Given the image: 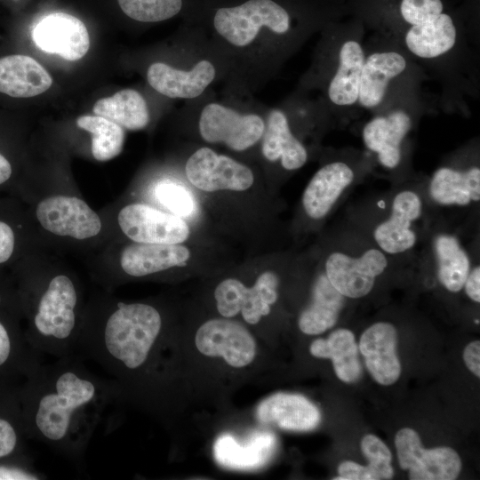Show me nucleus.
Wrapping results in <instances>:
<instances>
[{
	"label": "nucleus",
	"instance_id": "1",
	"mask_svg": "<svg viewBox=\"0 0 480 480\" xmlns=\"http://www.w3.org/2000/svg\"><path fill=\"white\" fill-rule=\"evenodd\" d=\"M77 353L43 363L22 391L21 420L32 438L83 468L90 441L112 404L120 397L114 382L92 372Z\"/></svg>",
	"mask_w": 480,
	"mask_h": 480
},
{
	"label": "nucleus",
	"instance_id": "2",
	"mask_svg": "<svg viewBox=\"0 0 480 480\" xmlns=\"http://www.w3.org/2000/svg\"><path fill=\"white\" fill-rule=\"evenodd\" d=\"M357 106L372 115L423 94L427 73L395 42L377 35L365 39Z\"/></svg>",
	"mask_w": 480,
	"mask_h": 480
},
{
	"label": "nucleus",
	"instance_id": "3",
	"mask_svg": "<svg viewBox=\"0 0 480 480\" xmlns=\"http://www.w3.org/2000/svg\"><path fill=\"white\" fill-rule=\"evenodd\" d=\"M325 30L319 60L324 103L332 116L348 120L358 112V95L365 57L363 24H340Z\"/></svg>",
	"mask_w": 480,
	"mask_h": 480
},
{
	"label": "nucleus",
	"instance_id": "4",
	"mask_svg": "<svg viewBox=\"0 0 480 480\" xmlns=\"http://www.w3.org/2000/svg\"><path fill=\"white\" fill-rule=\"evenodd\" d=\"M74 280L57 274L38 286L26 339L42 356L62 357L76 352L83 316Z\"/></svg>",
	"mask_w": 480,
	"mask_h": 480
},
{
	"label": "nucleus",
	"instance_id": "5",
	"mask_svg": "<svg viewBox=\"0 0 480 480\" xmlns=\"http://www.w3.org/2000/svg\"><path fill=\"white\" fill-rule=\"evenodd\" d=\"M431 110L422 94L372 114L363 125L361 138L373 161L390 172L404 167L410 135L420 118Z\"/></svg>",
	"mask_w": 480,
	"mask_h": 480
},
{
	"label": "nucleus",
	"instance_id": "6",
	"mask_svg": "<svg viewBox=\"0 0 480 480\" xmlns=\"http://www.w3.org/2000/svg\"><path fill=\"white\" fill-rule=\"evenodd\" d=\"M292 15L276 0H245L218 7L212 17L216 32L236 46L250 44L266 28L277 36H287L292 30Z\"/></svg>",
	"mask_w": 480,
	"mask_h": 480
},
{
	"label": "nucleus",
	"instance_id": "7",
	"mask_svg": "<svg viewBox=\"0 0 480 480\" xmlns=\"http://www.w3.org/2000/svg\"><path fill=\"white\" fill-rule=\"evenodd\" d=\"M373 162L371 156L366 158L356 151H347L321 166L302 195V206L308 217L316 220L326 217L359 172Z\"/></svg>",
	"mask_w": 480,
	"mask_h": 480
},
{
	"label": "nucleus",
	"instance_id": "8",
	"mask_svg": "<svg viewBox=\"0 0 480 480\" xmlns=\"http://www.w3.org/2000/svg\"><path fill=\"white\" fill-rule=\"evenodd\" d=\"M477 145L469 144L439 166L428 182V194L437 204L468 206L480 200Z\"/></svg>",
	"mask_w": 480,
	"mask_h": 480
},
{
	"label": "nucleus",
	"instance_id": "9",
	"mask_svg": "<svg viewBox=\"0 0 480 480\" xmlns=\"http://www.w3.org/2000/svg\"><path fill=\"white\" fill-rule=\"evenodd\" d=\"M388 266L387 254L378 247L356 255L335 251L324 261V274L345 298L358 299L371 292Z\"/></svg>",
	"mask_w": 480,
	"mask_h": 480
},
{
	"label": "nucleus",
	"instance_id": "10",
	"mask_svg": "<svg viewBox=\"0 0 480 480\" xmlns=\"http://www.w3.org/2000/svg\"><path fill=\"white\" fill-rule=\"evenodd\" d=\"M395 445L400 467L409 470L412 480H453L460 472L461 460L453 449L426 450L418 434L410 428L396 433Z\"/></svg>",
	"mask_w": 480,
	"mask_h": 480
},
{
	"label": "nucleus",
	"instance_id": "11",
	"mask_svg": "<svg viewBox=\"0 0 480 480\" xmlns=\"http://www.w3.org/2000/svg\"><path fill=\"white\" fill-rule=\"evenodd\" d=\"M265 125L257 115H242L218 103L206 105L199 119V132L205 141L222 142L235 151L254 145L263 135Z\"/></svg>",
	"mask_w": 480,
	"mask_h": 480
},
{
	"label": "nucleus",
	"instance_id": "12",
	"mask_svg": "<svg viewBox=\"0 0 480 480\" xmlns=\"http://www.w3.org/2000/svg\"><path fill=\"white\" fill-rule=\"evenodd\" d=\"M117 221L123 233L135 243L176 244L189 236L182 218L143 204L123 207Z\"/></svg>",
	"mask_w": 480,
	"mask_h": 480
},
{
	"label": "nucleus",
	"instance_id": "13",
	"mask_svg": "<svg viewBox=\"0 0 480 480\" xmlns=\"http://www.w3.org/2000/svg\"><path fill=\"white\" fill-rule=\"evenodd\" d=\"M185 172L189 182L205 192L244 191L254 181L250 168L209 148H201L193 153L186 163Z\"/></svg>",
	"mask_w": 480,
	"mask_h": 480
},
{
	"label": "nucleus",
	"instance_id": "14",
	"mask_svg": "<svg viewBox=\"0 0 480 480\" xmlns=\"http://www.w3.org/2000/svg\"><path fill=\"white\" fill-rule=\"evenodd\" d=\"M421 196L412 189L397 192L386 220L373 229V240L387 255L404 254L414 248L417 234L414 226L422 214Z\"/></svg>",
	"mask_w": 480,
	"mask_h": 480
},
{
	"label": "nucleus",
	"instance_id": "15",
	"mask_svg": "<svg viewBox=\"0 0 480 480\" xmlns=\"http://www.w3.org/2000/svg\"><path fill=\"white\" fill-rule=\"evenodd\" d=\"M36 213L45 230L77 240L97 236L102 226L99 215L84 200L76 196L45 198L37 204Z\"/></svg>",
	"mask_w": 480,
	"mask_h": 480
},
{
	"label": "nucleus",
	"instance_id": "16",
	"mask_svg": "<svg viewBox=\"0 0 480 480\" xmlns=\"http://www.w3.org/2000/svg\"><path fill=\"white\" fill-rule=\"evenodd\" d=\"M197 349L208 356H220L236 368L252 363L256 343L241 324L226 318L211 319L202 324L195 337Z\"/></svg>",
	"mask_w": 480,
	"mask_h": 480
},
{
	"label": "nucleus",
	"instance_id": "17",
	"mask_svg": "<svg viewBox=\"0 0 480 480\" xmlns=\"http://www.w3.org/2000/svg\"><path fill=\"white\" fill-rule=\"evenodd\" d=\"M32 39L41 51L70 61L83 58L89 50L85 25L76 17L54 12L43 17L32 30Z\"/></svg>",
	"mask_w": 480,
	"mask_h": 480
},
{
	"label": "nucleus",
	"instance_id": "18",
	"mask_svg": "<svg viewBox=\"0 0 480 480\" xmlns=\"http://www.w3.org/2000/svg\"><path fill=\"white\" fill-rule=\"evenodd\" d=\"M396 343V330L387 322L373 324L360 337L358 348L364 358L365 366L381 385L394 384L400 376Z\"/></svg>",
	"mask_w": 480,
	"mask_h": 480
},
{
	"label": "nucleus",
	"instance_id": "19",
	"mask_svg": "<svg viewBox=\"0 0 480 480\" xmlns=\"http://www.w3.org/2000/svg\"><path fill=\"white\" fill-rule=\"evenodd\" d=\"M276 449V438L269 432H255L238 441L229 434L220 436L213 445L216 461L236 470L257 469L267 464Z\"/></svg>",
	"mask_w": 480,
	"mask_h": 480
},
{
	"label": "nucleus",
	"instance_id": "20",
	"mask_svg": "<svg viewBox=\"0 0 480 480\" xmlns=\"http://www.w3.org/2000/svg\"><path fill=\"white\" fill-rule=\"evenodd\" d=\"M256 416L263 424L285 430L308 431L318 426L321 413L308 398L297 394L276 393L262 400Z\"/></svg>",
	"mask_w": 480,
	"mask_h": 480
},
{
	"label": "nucleus",
	"instance_id": "21",
	"mask_svg": "<svg viewBox=\"0 0 480 480\" xmlns=\"http://www.w3.org/2000/svg\"><path fill=\"white\" fill-rule=\"evenodd\" d=\"M215 68L208 60L196 63L191 70L173 68L163 63L151 64L147 71L150 86L169 98L192 99L199 96L215 77Z\"/></svg>",
	"mask_w": 480,
	"mask_h": 480
},
{
	"label": "nucleus",
	"instance_id": "22",
	"mask_svg": "<svg viewBox=\"0 0 480 480\" xmlns=\"http://www.w3.org/2000/svg\"><path fill=\"white\" fill-rule=\"evenodd\" d=\"M190 258L189 250L180 244L135 243L126 246L120 257L123 271L141 277L173 267H184Z\"/></svg>",
	"mask_w": 480,
	"mask_h": 480
},
{
	"label": "nucleus",
	"instance_id": "23",
	"mask_svg": "<svg viewBox=\"0 0 480 480\" xmlns=\"http://www.w3.org/2000/svg\"><path fill=\"white\" fill-rule=\"evenodd\" d=\"M262 154L270 162L280 161L287 171L301 168L308 154L304 144L293 134L286 114L273 109L268 116L263 133Z\"/></svg>",
	"mask_w": 480,
	"mask_h": 480
},
{
	"label": "nucleus",
	"instance_id": "24",
	"mask_svg": "<svg viewBox=\"0 0 480 480\" xmlns=\"http://www.w3.org/2000/svg\"><path fill=\"white\" fill-rule=\"evenodd\" d=\"M52 79L35 59L22 54L0 58V92L29 98L46 92Z\"/></svg>",
	"mask_w": 480,
	"mask_h": 480
},
{
	"label": "nucleus",
	"instance_id": "25",
	"mask_svg": "<svg viewBox=\"0 0 480 480\" xmlns=\"http://www.w3.org/2000/svg\"><path fill=\"white\" fill-rule=\"evenodd\" d=\"M344 302L345 297L333 287L324 273L320 274L313 285L311 303L300 315V330L308 335L324 332L337 323Z\"/></svg>",
	"mask_w": 480,
	"mask_h": 480
},
{
	"label": "nucleus",
	"instance_id": "26",
	"mask_svg": "<svg viewBox=\"0 0 480 480\" xmlns=\"http://www.w3.org/2000/svg\"><path fill=\"white\" fill-rule=\"evenodd\" d=\"M309 351L316 357L330 358L340 380L351 383L361 377L358 347L351 331L341 328L332 332L327 339L316 340Z\"/></svg>",
	"mask_w": 480,
	"mask_h": 480
},
{
	"label": "nucleus",
	"instance_id": "27",
	"mask_svg": "<svg viewBox=\"0 0 480 480\" xmlns=\"http://www.w3.org/2000/svg\"><path fill=\"white\" fill-rule=\"evenodd\" d=\"M433 252L439 283L451 292L462 290L471 261L459 239L454 235L440 233L433 239Z\"/></svg>",
	"mask_w": 480,
	"mask_h": 480
},
{
	"label": "nucleus",
	"instance_id": "28",
	"mask_svg": "<svg viewBox=\"0 0 480 480\" xmlns=\"http://www.w3.org/2000/svg\"><path fill=\"white\" fill-rule=\"evenodd\" d=\"M96 116L105 117L128 130L145 128L149 113L142 95L132 89L121 90L112 96L100 99L93 106Z\"/></svg>",
	"mask_w": 480,
	"mask_h": 480
},
{
	"label": "nucleus",
	"instance_id": "29",
	"mask_svg": "<svg viewBox=\"0 0 480 480\" xmlns=\"http://www.w3.org/2000/svg\"><path fill=\"white\" fill-rule=\"evenodd\" d=\"M361 450L368 459L367 466L353 461H344L338 468L339 476L335 480H384L391 479V452L388 446L376 436L368 434L361 441Z\"/></svg>",
	"mask_w": 480,
	"mask_h": 480
},
{
	"label": "nucleus",
	"instance_id": "30",
	"mask_svg": "<svg viewBox=\"0 0 480 480\" xmlns=\"http://www.w3.org/2000/svg\"><path fill=\"white\" fill-rule=\"evenodd\" d=\"M76 124L92 134V154L100 162L117 156L124 147V132L119 124L100 116H81Z\"/></svg>",
	"mask_w": 480,
	"mask_h": 480
},
{
	"label": "nucleus",
	"instance_id": "31",
	"mask_svg": "<svg viewBox=\"0 0 480 480\" xmlns=\"http://www.w3.org/2000/svg\"><path fill=\"white\" fill-rule=\"evenodd\" d=\"M278 277L272 271L263 272L252 287L243 289L240 297V312L244 319L257 324L261 316L270 312V306L277 300Z\"/></svg>",
	"mask_w": 480,
	"mask_h": 480
},
{
	"label": "nucleus",
	"instance_id": "32",
	"mask_svg": "<svg viewBox=\"0 0 480 480\" xmlns=\"http://www.w3.org/2000/svg\"><path fill=\"white\" fill-rule=\"evenodd\" d=\"M129 18L140 22H159L178 15L183 0H117Z\"/></svg>",
	"mask_w": 480,
	"mask_h": 480
},
{
	"label": "nucleus",
	"instance_id": "33",
	"mask_svg": "<svg viewBox=\"0 0 480 480\" xmlns=\"http://www.w3.org/2000/svg\"><path fill=\"white\" fill-rule=\"evenodd\" d=\"M155 196L163 206L178 217H188L195 212V199L191 192L181 184L163 180L156 186Z\"/></svg>",
	"mask_w": 480,
	"mask_h": 480
},
{
	"label": "nucleus",
	"instance_id": "34",
	"mask_svg": "<svg viewBox=\"0 0 480 480\" xmlns=\"http://www.w3.org/2000/svg\"><path fill=\"white\" fill-rule=\"evenodd\" d=\"M245 285L237 279L227 278L220 282L214 292L219 313L227 318L240 312V296Z\"/></svg>",
	"mask_w": 480,
	"mask_h": 480
},
{
	"label": "nucleus",
	"instance_id": "35",
	"mask_svg": "<svg viewBox=\"0 0 480 480\" xmlns=\"http://www.w3.org/2000/svg\"><path fill=\"white\" fill-rule=\"evenodd\" d=\"M19 432L11 420L0 416V459L8 457L18 450Z\"/></svg>",
	"mask_w": 480,
	"mask_h": 480
},
{
	"label": "nucleus",
	"instance_id": "36",
	"mask_svg": "<svg viewBox=\"0 0 480 480\" xmlns=\"http://www.w3.org/2000/svg\"><path fill=\"white\" fill-rule=\"evenodd\" d=\"M45 476L31 466L0 465V480H39Z\"/></svg>",
	"mask_w": 480,
	"mask_h": 480
},
{
	"label": "nucleus",
	"instance_id": "37",
	"mask_svg": "<svg viewBox=\"0 0 480 480\" xmlns=\"http://www.w3.org/2000/svg\"><path fill=\"white\" fill-rule=\"evenodd\" d=\"M15 237L12 228L0 221V263L10 259L13 252Z\"/></svg>",
	"mask_w": 480,
	"mask_h": 480
},
{
	"label": "nucleus",
	"instance_id": "38",
	"mask_svg": "<svg viewBox=\"0 0 480 480\" xmlns=\"http://www.w3.org/2000/svg\"><path fill=\"white\" fill-rule=\"evenodd\" d=\"M463 359L468 369L476 377L480 376V342L475 340L467 345Z\"/></svg>",
	"mask_w": 480,
	"mask_h": 480
},
{
	"label": "nucleus",
	"instance_id": "39",
	"mask_svg": "<svg viewBox=\"0 0 480 480\" xmlns=\"http://www.w3.org/2000/svg\"><path fill=\"white\" fill-rule=\"evenodd\" d=\"M463 288L466 294L473 301L480 302V267L479 265L471 268Z\"/></svg>",
	"mask_w": 480,
	"mask_h": 480
},
{
	"label": "nucleus",
	"instance_id": "40",
	"mask_svg": "<svg viewBox=\"0 0 480 480\" xmlns=\"http://www.w3.org/2000/svg\"><path fill=\"white\" fill-rule=\"evenodd\" d=\"M12 174V166L9 161L0 154V184L5 182Z\"/></svg>",
	"mask_w": 480,
	"mask_h": 480
}]
</instances>
